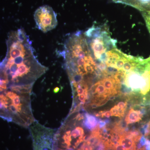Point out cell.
<instances>
[{
  "label": "cell",
  "instance_id": "cell-1",
  "mask_svg": "<svg viewBox=\"0 0 150 150\" xmlns=\"http://www.w3.org/2000/svg\"><path fill=\"white\" fill-rule=\"evenodd\" d=\"M8 52L3 62V72L13 86H33L48 70L36 59L29 37L23 28L10 34Z\"/></svg>",
  "mask_w": 150,
  "mask_h": 150
},
{
  "label": "cell",
  "instance_id": "cell-2",
  "mask_svg": "<svg viewBox=\"0 0 150 150\" xmlns=\"http://www.w3.org/2000/svg\"><path fill=\"white\" fill-rule=\"evenodd\" d=\"M33 150H54L56 130L35 121L29 126Z\"/></svg>",
  "mask_w": 150,
  "mask_h": 150
},
{
  "label": "cell",
  "instance_id": "cell-3",
  "mask_svg": "<svg viewBox=\"0 0 150 150\" xmlns=\"http://www.w3.org/2000/svg\"><path fill=\"white\" fill-rule=\"evenodd\" d=\"M34 18L36 27L44 33L56 28L58 25L56 14L48 6L38 8L35 12Z\"/></svg>",
  "mask_w": 150,
  "mask_h": 150
},
{
  "label": "cell",
  "instance_id": "cell-4",
  "mask_svg": "<svg viewBox=\"0 0 150 150\" xmlns=\"http://www.w3.org/2000/svg\"><path fill=\"white\" fill-rule=\"evenodd\" d=\"M12 104H14L12 100L10 98L6 95L5 93L4 92V93H0V112H2V114H5V113H6V116H7V115L9 114L10 120H12V118L10 112L9 108L11 105Z\"/></svg>",
  "mask_w": 150,
  "mask_h": 150
},
{
  "label": "cell",
  "instance_id": "cell-5",
  "mask_svg": "<svg viewBox=\"0 0 150 150\" xmlns=\"http://www.w3.org/2000/svg\"><path fill=\"white\" fill-rule=\"evenodd\" d=\"M99 119L96 116L86 112L84 113V118L82 121V125L87 130H93L98 125Z\"/></svg>",
  "mask_w": 150,
  "mask_h": 150
},
{
  "label": "cell",
  "instance_id": "cell-6",
  "mask_svg": "<svg viewBox=\"0 0 150 150\" xmlns=\"http://www.w3.org/2000/svg\"><path fill=\"white\" fill-rule=\"evenodd\" d=\"M143 115L140 110H135L131 108L126 115L125 122L127 125L137 123L142 120Z\"/></svg>",
  "mask_w": 150,
  "mask_h": 150
},
{
  "label": "cell",
  "instance_id": "cell-7",
  "mask_svg": "<svg viewBox=\"0 0 150 150\" xmlns=\"http://www.w3.org/2000/svg\"><path fill=\"white\" fill-rule=\"evenodd\" d=\"M8 81L4 76V74L0 73V93L6 91L7 89Z\"/></svg>",
  "mask_w": 150,
  "mask_h": 150
},
{
  "label": "cell",
  "instance_id": "cell-8",
  "mask_svg": "<svg viewBox=\"0 0 150 150\" xmlns=\"http://www.w3.org/2000/svg\"><path fill=\"white\" fill-rule=\"evenodd\" d=\"M110 111L112 113V116L119 117V118H122L124 117V115L121 113L116 105H114L113 107L112 108Z\"/></svg>",
  "mask_w": 150,
  "mask_h": 150
},
{
  "label": "cell",
  "instance_id": "cell-9",
  "mask_svg": "<svg viewBox=\"0 0 150 150\" xmlns=\"http://www.w3.org/2000/svg\"><path fill=\"white\" fill-rule=\"evenodd\" d=\"M127 104H128V103L126 101H125V102L120 101V102H118L117 105H116L123 115H124L125 112H126L127 107Z\"/></svg>",
  "mask_w": 150,
  "mask_h": 150
},
{
  "label": "cell",
  "instance_id": "cell-10",
  "mask_svg": "<svg viewBox=\"0 0 150 150\" xmlns=\"http://www.w3.org/2000/svg\"><path fill=\"white\" fill-rule=\"evenodd\" d=\"M112 150H128L123 146L118 143L115 145Z\"/></svg>",
  "mask_w": 150,
  "mask_h": 150
},
{
  "label": "cell",
  "instance_id": "cell-11",
  "mask_svg": "<svg viewBox=\"0 0 150 150\" xmlns=\"http://www.w3.org/2000/svg\"><path fill=\"white\" fill-rule=\"evenodd\" d=\"M107 125V123L105 120H100L98 121V126L100 128V129H102L103 127H105Z\"/></svg>",
  "mask_w": 150,
  "mask_h": 150
},
{
  "label": "cell",
  "instance_id": "cell-12",
  "mask_svg": "<svg viewBox=\"0 0 150 150\" xmlns=\"http://www.w3.org/2000/svg\"><path fill=\"white\" fill-rule=\"evenodd\" d=\"M145 148L146 150H150V141L149 140L147 139L145 144Z\"/></svg>",
  "mask_w": 150,
  "mask_h": 150
},
{
  "label": "cell",
  "instance_id": "cell-13",
  "mask_svg": "<svg viewBox=\"0 0 150 150\" xmlns=\"http://www.w3.org/2000/svg\"><path fill=\"white\" fill-rule=\"evenodd\" d=\"M142 4H147L150 3V0H139Z\"/></svg>",
  "mask_w": 150,
  "mask_h": 150
},
{
  "label": "cell",
  "instance_id": "cell-14",
  "mask_svg": "<svg viewBox=\"0 0 150 150\" xmlns=\"http://www.w3.org/2000/svg\"><path fill=\"white\" fill-rule=\"evenodd\" d=\"M59 88L58 87H56V88L54 89V92L55 93H56L58 92H59Z\"/></svg>",
  "mask_w": 150,
  "mask_h": 150
},
{
  "label": "cell",
  "instance_id": "cell-15",
  "mask_svg": "<svg viewBox=\"0 0 150 150\" xmlns=\"http://www.w3.org/2000/svg\"><path fill=\"white\" fill-rule=\"evenodd\" d=\"M149 132L150 131V121L149 122Z\"/></svg>",
  "mask_w": 150,
  "mask_h": 150
},
{
  "label": "cell",
  "instance_id": "cell-16",
  "mask_svg": "<svg viewBox=\"0 0 150 150\" xmlns=\"http://www.w3.org/2000/svg\"><path fill=\"white\" fill-rule=\"evenodd\" d=\"M131 150H137V149H134Z\"/></svg>",
  "mask_w": 150,
  "mask_h": 150
}]
</instances>
